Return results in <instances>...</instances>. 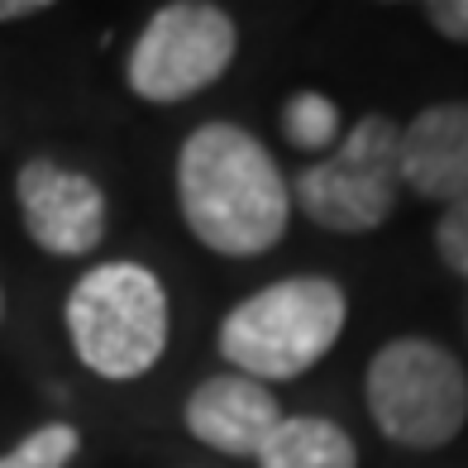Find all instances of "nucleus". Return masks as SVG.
<instances>
[{"label": "nucleus", "mask_w": 468, "mask_h": 468, "mask_svg": "<svg viewBox=\"0 0 468 468\" xmlns=\"http://www.w3.org/2000/svg\"><path fill=\"white\" fill-rule=\"evenodd\" d=\"M177 201L191 234L225 253L253 259L287 234L292 191L272 154L239 124H201L177 154Z\"/></svg>", "instance_id": "1"}, {"label": "nucleus", "mask_w": 468, "mask_h": 468, "mask_svg": "<svg viewBox=\"0 0 468 468\" xmlns=\"http://www.w3.org/2000/svg\"><path fill=\"white\" fill-rule=\"evenodd\" d=\"M345 311V287L330 278L272 282L225 315L220 354L253 382H287L330 354Z\"/></svg>", "instance_id": "2"}, {"label": "nucleus", "mask_w": 468, "mask_h": 468, "mask_svg": "<svg viewBox=\"0 0 468 468\" xmlns=\"http://www.w3.org/2000/svg\"><path fill=\"white\" fill-rule=\"evenodd\" d=\"M77 358L101 378H139L167 349V292L144 263H101L68 296Z\"/></svg>", "instance_id": "3"}, {"label": "nucleus", "mask_w": 468, "mask_h": 468, "mask_svg": "<svg viewBox=\"0 0 468 468\" xmlns=\"http://www.w3.org/2000/svg\"><path fill=\"white\" fill-rule=\"evenodd\" d=\"M368 411L378 431L397 444L411 450L450 444L468 420L463 364L431 339H392L368 364Z\"/></svg>", "instance_id": "4"}, {"label": "nucleus", "mask_w": 468, "mask_h": 468, "mask_svg": "<svg viewBox=\"0 0 468 468\" xmlns=\"http://www.w3.org/2000/svg\"><path fill=\"white\" fill-rule=\"evenodd\" d=\"M397 139L388 115H364L330 158L296 173V206L335 234H368L397 210Z\"/></svg>", "instance_id": "5"}, {"label": "nucleus", "mask_w": 468, "mask_h": 468, "mask_svg": "<svg viewBox=\"0 0 468 468\" xmlns=\"http://www.w3.org/2000/svg\"><path fill=\"white\" fill-rule=\"evenodd\" d=\"M234 48H239V34H234V19L220 5L177 0V5H163L144 25L139 44L130 48L124 77L144 101H158V105L186 101L201 87H210L216 77H225Z\"/></svg>", "instance_id": "6"}, {"label": "nucleus", "mask_w": 468, "mask_h": 468, "mask_svg": "<svg viewBox=\"0 0 468 468\" xmlns=\"http://www.w3.org/2000/svg\"><path fill=\"white\" fill-rule=\"evenodd\" d=\"M15 197H19V216L38 249L77 259L91 253L105 234V197L91 177L68 173L48 158H34L19 167L15 177Z\"/></svg>", "instance_id": "7"}, {"label": "nucleus", "mask_w": 468, "mask_h": 468, "mask_svg": "<svg viewBox=\"0 0 468 468\" xmlns=\"http://www.w3.org/2000/svg\"><path fill=\"white\" fill-rule=\"evenodd\" d=\"M397 167L425 201H468V101L425 105L397 139Z\"/></svg>", "instance_id": "8"}, {"label": "nucleus", "mask_w": 468, "mask_h": 468, "mask_svg": "<svg viewBox=\"0 0 468 468\" xmlns=\"http://www.w3.org/2000/svg\"><path fill=\"white\" fill-rule=\"evenodd\" d=\"M278 401L263 382H253L244 373H220L206 378L186 401V431L201 444L234 459H259L263 440L278 431Z\"/></svg>", "instance_id": "9"}, {"label": "nucleus", "mask_w": 468, "mask_h": 468, "mask_svg": "<svg viewBox=\"0 0 468 468\" xmlns=\"http://www.w3.org/2000/svg\"><path fill=\"white\" fill-rule=\"evenodd\" d=\"M354 440L321 416H282L263 440L259 468H354Z\"/></svg>", "instance_id": "10"}, {"label": "nucleus", "mask_w": 468, "mask_h": 468, "mask_svg": "<svg viewBox=\"0 0 468 468\" xmlns=\"http://www.w3.org/2000/svg\"><path fill=\"white\" fill-rule=\"evenodd\" d=\"M282 134H287L292 148H306V154H315V148H330L335 134H339L335 101L321 96V91H296V96L282 105Z\"/></svg>", "instance_id": "11"}, {"label": "nucleus", "mask_w": 468, "mask_h": 468, "mask_svg": "<svg viewBox=\"0 0 468 468\" xmlns=\"http://www.w3.org/2000/svg\"><path fill=\"white\" fill-rule=\"evenodd\" d=\"M77 431L72 425H44L29 440H19L15 450L0 459V468H68L77 454Z\"/></svg>", "instance_id": "12"}, {"label": "nucleus", "mask_w": 468, "mask_h": 468, "mask_svg": "<svg viewBox=\"0 0 468 468\" xmlns=\"http://www.w3.org/2000/svg\"><path fill=\"white\" fill-rule=\"evenodd\" d=\"M435 249H440V259L450 263L459 278H468V201L444 210V220L435 229Z\"/></svg>", "instance_id": "13"}, {"label": "nucleus", "mask_w": 468, "mask_h": 468, "mask_svg": "<svg viewBox=\"0 0 468 468\" xmlns=\"http://www.w3.org/2000/svg\"><path fill=\"white\" fill-rule=\"evenodd\" d=\"M425 19L435 25V34L468 44V0H435V5H425Z\"/></svg>", "instance_id": "14"}, {"label": "nucleus", "mask_w": 468, "mask_h": 468, "mask_svg": "<svg viewBox=\"0 0 468 468\" xmlns=\"http://www.w3.org/2000/svg\"><path fill=\"white\" fill-rule=\"evenodd\" d=\"M38 10H44V0H0V25H5V19L38 15Z\"/></svg>", "instance_id": "15"}, {"label": "nucleus", "mask_w": 468, "mask_h": 468, "mask_svg": "<svg viewBox=\"0 0 468 468\" xmlns=\"http://www.w3.org/2000/svg\"><path fill=\"white\" fill-rule=\"evenodd\" d=\"M0 311H5V296H0Z\"/></svg>", "instance_id": "16"}]
</instances>
